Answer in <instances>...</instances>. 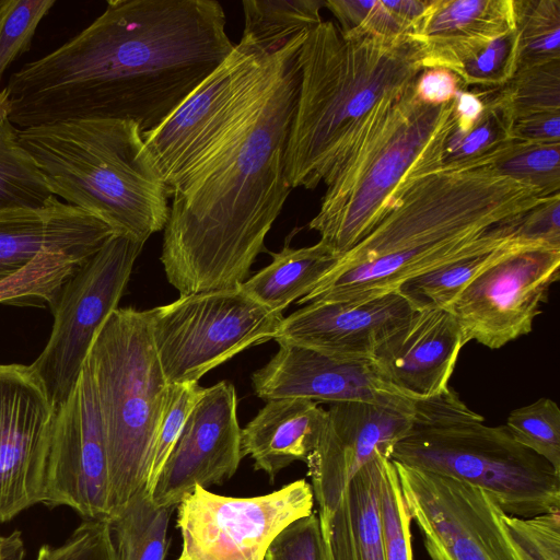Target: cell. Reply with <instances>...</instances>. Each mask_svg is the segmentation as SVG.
Here are the masks:
<instances>
[{
	"mask_svg": "<svg viewBox=\"0 0 560 560\" xmlns=\"http://www.w3.org/2000/svg\"><path fill=\"white\" fill-rule=\"evenodd\" d=\"M113 235L107 224L56 196L40 208L0 211V281L47 250L86 261Z\"/></svg>",
	"mask_w": 560,
	"mask_h": 560,
	"instance_id": "7402d4cb",
	"label": "cell"
},
{
	"mask_svg": "<svg viewBox=\"0 0 560 560\" xmlns=\"http://www.w3.org/2000/svg\"><path fill=\"white\" fill-rule=\"evenodd\" d=\"M143 246L113 235L61 288L51 307L48 341L32 363L56 405L73 390L93 339L118 308Z\"/></svg>",
	"mask_w": 560,
	"mask_h": 560,
	"instance_id": "8fae6325",
	"label": "cell"
},
{
	"mask_svg": "<svg viewBox=\"0 0 560 560\" xmlns=\"http://www.w3.org/2000/svg\"><path fill=\"white\" fill-rule=\"evenodd\" d=\"M84 365L105 441L110 520L145 490L170 385L154 348L149 310L116 308L98 329Z\"/></svg>",
	"mask_w": 560,
	"mask_h": 560,
	"instance_id": "52a82bcc",
	"label": "cell"
},
{
	"mask_svg": "<svg viewBox=\"0 0 560 560\" xmlns=\"http://www.w3.org/2000/svg\"><path fill=\"white\" fill-rule=\"evenodd\" d=\"M478 94L483 103V113L466 133L454 129L446 140L444 163L463 162L505 150L514 142L511 132L513 119L494 97L492 92Z\"/></svg>",
	"mask_w": 560,
	"mask_h": 560,
	"instance_id": "e575fe53",
	"label": "cell"
},
{
	"mask_svg": "<svg viewBox=\"0 0 560 560\" xmlns=\"http://www.w3.org/2000/svg\"><path fill=\"white\" fill-rule=\"evenodd\" d=\"M326 412L306 465L318 515L329 517L350 480L368 462L377 454L390 457L393 446L411 425L413 401H337L329 404Z\"/></svg>",
	"mask_w": 560,
	"mask_h": 560,
	"instance_id": "2e32d148",
	"label": "cell"
},
{
	"mask_svg": "<svg viewBox=\"0 0 560 560\" xmlns=\"http://www.w3.org/2000/svg\"><path fill=\"white\" fill-rule=\"evenodd\" d=\"M380 506L385 560H413L411 517L390 458H386L383 466Z\"/></svg>",
	"mask_w": 560,
	"mask_h": 560,
	"instance_id": "74e56055",
	"label": "cell"
},
{
	"mask_svg": "<svg viewBox=\"0 0 560 560\" xmlns=\"http://www.w3.org/2000/svg\"><path fill=\"white\" fill-rule=\"evenodd\" d=\"M18 128L0 124V211L40 208L54 196L38 165L19 140Z\"/></svg>",
	"mask_w": 560,
	"mask_h": 560,
	"instance_id": "f546056e",
	"label": "cell"
},
{
	"mask_svg": "<svg viewBox=\"0 0 560 560\" xmlns=\"http://www.w3.org/2000/svg\"><path fill=\"white\" fill-rule=\"evenodd\" d=\"M513 30V0H430L407 37L422 69L451 70L477 48Z\"/></svg>",
	"mask_w": 560,
	"mask_h": 560,
	"instance_id": "603a6c76",
	"label": "cell"
},
{
	"mask_svg": "<svg viewBox=\"0 0 560 560\" xmlns=\"http://www.w3.org/2000/svg\"><path fill=\"white\" fill-rule=\"evenodd\" d=\"M324 7L335 15L345 34L384 38L408 35V28L386 8L383 0H328Z\"/></svg>",
	"mask_w": 560,
	"mask_h": 560,
	"instance_id": "60d3db41",
	"label": "cell"
},
{
	"mask_svg": "<svg viewBox=\"0 0 560 560\" xmlns=\"http://www.w3.org/2000/svg\"><path fill=\"white\" fill-rule=\"evenodd\" d=\"M215 0H108L90 25L5 86L19 129L110 118L159 126L234 49Z\"/></svg>",
	"mask_w": 560,
	"mask_h": 560,
	"instance_id": "6da1fadb",
	"label": "cell"
},
{
	"mask_svg": "<svg viewBox=\"0 0 560 560\" xmlns=\"http://www.w3.org/2000/svg\"><path fill=\"white\" fill-rule=\"evenodd\" d=\"M278 50L240 42L159 126L142 132L170 197L176 182L264 91Z\"/></svg>",
	"mask_w": 560,
	"mask_h": 560,
	"instance_id": "30bf717a",
	"label": "cell"
},
{
	"mask_svg": "<svg viewBox=\"0 0 560 560\" xmlns=\"http://www.w3.org/2000/svg\"><path fill=\"white\" fill-rule=\"evenodd\" d=\"M455 98L440 106L421 103L415 85L374 121L326 185L308 228L342 256L381 219L382 208L417 156L448 121Z\"/></svg>",
	"mask_w": 560,
	"mask_h": 560,
	"instance_id": "ba28073f",
	"label": "cell"
},
{
	"mask_svg": "<svg viewBox=\"0 0 560 560\" xmlns=\"http://www.w3.org/2000/svg\"><path fill=\"white\" fill-rule=\"evenodd\" d=\"M149 314L168 384L198 382L241 351L273 339L283 319L240 287L180 295Z\"/></svg>",
	"mask_w": 560,
	"mask_h": 560,
	"instance_id": "9c48e42d",
	"label": "cell"
},
{
	"mask_svg": "<svg viewBox=\"0 0 560 560\" xmlns=\"http://www.w3.org/2000/svg\"><path fill=\"white\" fill-rule=\"evenodd\" d=\"M56 409L32 364H0V523L47 500Z\"/></svg>",
	"mask_w": 560,
	"mask_h": 560,
	"instance_id": "9a60e30c",
	"label": "cell"
},
{
	"mask_svg": "<svg viewBox=\"0 0 560 560\" xmlns=\"http://www.w3.org/2000/svg\"><path fill=\"white\" fill-rule=\"evenodd\" d=\"M11 112L10 98L7 89L0 91V124L9 119Z\"/></svg>",
	"mask_w": 560,
	"mask_h": 560,
	"instance_id": "f907efd6",
	"label": "cell"
},
{
	"mask_svg": "<svg viewBox=\"0 0 560 560\" xmlns=\"http://www.w3.org/2000/svg\"><path fill=\"white\" fill-rule=\"evenodd\" d=\"M466 345L446 307L418 308L373 354L375 368L393 389L416 401L444 393Z\"/></svg>",
	"mask_w": 560,
	"mask_h": 560,
	"instance_id": "44dd1931",
	"label": "cell"
},
{
	"mask_svg": "<svg viewBox=\"0 0 560 560\" xmlns=\"http://www.w3.org/2000/svg\"><path fill=\"white\" fill-rule=\"evenodd\" d=\"M459 92L458 79L444 68L423 69L415 83L418 100L431 106L450 103Z\"/></svg>",
	"mask_w": 560,
	"mask_h": 560,
	"instance_id": "bcb514c9",
	"label": "cell"
},
{
	"mask_svg": "<svg viewBox=\"0 0 560 560\" xmlns=\"http://www.w3.org/2000/svg\"><path fill=\"white\" fill-rule=\"evenodd\" d=\"M418 310L398 290L362 301L306 304L283 317L273 338L347 359H372Z\"/></svg>",
	"mask_w": 560,
	"mask_h": 560,
	"instance_id": "d6986e66",
	"label": "cell"
},
{
	"mask_svg": "<svg viewBox=\"0 0 560 560\" xmlns=\"http://www.w3.org/2000/svg\"><path fill=\"white\" fill-rule=\"evenodd\" d=\"M493 95L513 120L560 113V60L518 67L515 75Z\"/></svg>",
	"mask_w": 560,
	"mask_h": 560,
	"instance_id": "d6a6232c",
	"label": "cell"
},
{
	"mask_svg": "<svg viewBox=\"0 0 560 560\" xmlns=\"http://www.w3.org/2000/svg\"><path fill=\"white\" fill-rule=\"evenodd\" d=\"M18 135L58 199L141 244L164 230L168 190L137 122L69 119Z\"/></svg>",
	"mask_w": 560,
	"mask_h": 560,
	"instance_id": "5b68a950",
	"label": "cell"
},
{
	"mask_svg": "<svg viewBox=\"0 0 560 560\" xmlns=\"http://www.w3.org/2000/svg\"><path fill=\"white\" fill-rule=\"evenodd\" d=\"M377 454L350 480L329 517L318 516L332 560H385L381 481L385 459Z\"/></svg>",
	"mask_w": 560,
	"mask_h": 560,
	"instance_id": "d4e9b609",
	"label": "cell"
},
{
	"mask_svg": "<svg viewBox=\"0 0 560 560\" xmlns=\"http://www.w3.org/2000/svg\"><path fill=\"white\" fill-rule=\"evenodd\" d=\"M298 62L284 172L291 188L314 189L332 179L385 105L423 69L407 37L345 34L331 21L307 32Z\"/></svg>",
	"mask_w": 560,
	"mask_h": 560,
	"instance_id": "277c9868",
	"label": "cell"
},
{
	"mask_svg": "<svg viewBox=\"0 0 560 560\" xmlns=\"http://www.w3.org/2000/svg\"><path fill=\"white\" fill-rule=\"evenodd\" d=\"M25 545L20 530L0 534V560H24Z\"/></svg>",
	"mask_w": 560,
	"mask_h": 560,
	"instance_id": "681fc988",
	"label": "cell"
},
{
	"mask_svg": "<svg viewBox=\"0 0 560 560\" xmlns=\"http://www.w3.org/2000/svg\"><path fill=\"white\" fill-rule=\"evenodd\" d=\"M389 458L470 483L509 515L560 512V474L517 443L505 424L487 425L451 387L413 401L411 425Z\"/></svg>",
	"mask_w": 560,
	"mask_h": 560,
	"instance_id": "8992f818",
	"label": "cell"
},
{
	"mask_svg": "<svg viewBox=\"0 0 560 560\" xmlns=\"http://www.w3.org/2000/svg\"><path fill=\"white\" fill-rule=\"evenodd\" d=\"M324 0H244V31L240 42L275 51L291 38L323 22Z\"/></svg>",
	"mask_w": 560,
	"mask_h": 560,
	"instance_id": "f1b7e54d",
	"label": "cell"
},
{
	"mask_svg": "<svg viewBox=\"0 0 560 560\" xmlns=\"http://www.w3.org/2000/svg\"><path fill=\"white\" fill-rule=\"evenodd\" d=\"M202 387L198 382L170 384L164 410L156 431L145 491L152 495L159 475L183 425L199 399Z\"/></svg>",
	"mask_w": 560,
	"mask_h": 560,
	"instance_id": "f35d334b",
	"label": "cell"
},
{
	"mask_svg": "<svg viewBox=\"0 0 560 560\" xmlns=\"http://www.w3.org/2000/svg\"><path fill=\"white\" fill-rule=\"evenodd\" d=\"M518 67L560 60V0H513Z\"/></svg>",
	"mask_w": 560,
	"mask_h": 560,
	"instance_id": "1f68e13d",
	"label": "cell"
},
{
	"mask_svg": "<svg viewBox=\"0 0 560 560\" xmlns=\"http://www.w3.org/2000/svg\"><path fill=\"white\" fill-rule=\"evenodd\" d=\"M535 245L551 244L524 234L512 235L442 262L407 280L397 290L411 300L418 308L429 306L448 308L468 283L490 266L518 249Z\"/></svg>",
	"mask_w": 560,
	"mask_h": 560,
	"instance_id": "4316f807",
	"label": "cell"
},
{
	"mask_svg": "<svg viewBox=\"0 0 560 560\" xmlns=\"http://www.w3.org/2000/svg\"><path fill=\"white\" fill-rule=\"evenodd\" d=\"M84 262L61 252H43L0 281V304L51 308L63 284Z\"/></svg>",
	"mask_w": 560,
	"mask_h": 560,
	"instance_id": "4dcf8cb0",
	"label": "cell"
},
{
	"mask_svg": "<svg viewBox=\"0 0 560 560\" xmlns=\"http://www.w3.org/2000/svg\"><path fill=\"white\" fill-rule=\"evenodd\" d=\"M265 560H328L318 515L312 512L284 527L269 545Z\"/></svg>",
	"mask_w": 560,
	"mask_h": 560,
	"instance_id": "ee69618b",
	"label": "cell"
},
{
	"mask_svg": "<svg viewBox=\"0 0 560 560\" xmlns=\"http://www.w3.org/2000/svg\"><path fill=\"white\" fill-rule=\"evenodd\" d=\"M516 145L511 155L497 164L499 171L549 195H559L560 144Z\"/></svg>",
	"mask_w": 560,
	"mask_h": 560,
	"instance_id": "b9f144b4",
	"label": "cell"
},
{
	"mask_svg": "<svg viewBox=\"0 0 560 560\" xmlns=\"http://www.w3.org/2000/svg\"><path fill=\"white\" fill-rule=\"evenodd\" d=\"M506 428L514 440L547 460L560 474V409L541 397L512 410Z\"/></svg>",
	"mask_w": 560,
	"mask_h": 560,
	"instance_id": "d590c367",
	"label": "cell"
},
{
	"mask_svg": "<svg viewBox=\"0 0 560 560\" xmlns=\"http://www.w3.org/2000/svg\"><path fill=\"white\" fill-rule=\"evenodd\" d=\"M45 505L68 506L83 520L109 521L107 454L85 365L71 394L57 405Z\"/></svg>",
	"mask_w": 560,
	"mask_h": 560,
	"instance_id": "e0dca14e",
	"label": "cell"
},
{
	"mask_svg": "<svg viewBox=\"0 0 560 560\" xmlns=\"http://www.w3.org/2000/svg\"><path fill=\"white\" fill-rule=\"evenodd\" d=\"M326 417V409L313 400H267L242 429V454L249 455L254 460V468L266 472L272 482L276 476L293 462H307L316 446Z\"/></svg>",
	"mask_w": 560,
	"mask_h": 560,
	"instance_id": "cb8c5ba5",
	"label": "cell"
},
{
	"mask_svg": "<svg viewBox=\"0 0 560 560\" xmlns=\"http://www.w3.org/2000/svg\"><path fill=\"white\" fill-rule=\"evenodd\" d=\"M306 34L279 48L264 91L171 190L160 259L180 295L240 287L265 249L292 189L284 153Z\"/></svg>",
	"mask_w": 560,
	"mask_h": 560,
	"instance_id": "7a4b0ae2",
	"label": "cell"
},
{
	"mask_svg": "<svg viewBox=\"0 0 560 560\" xmlns=\"http://www.w3.org/2000/svg\"><path fill=\"white\" fill-rule=\"evenodd\" d=\"M174 509L156 506L145 490L132 497L109 520L116 560H165Z\"/></svg>",
	"mask_w": 560,
	"mask_h": 560,
	"instance_id": "83f0119b",
	"label": "cell"
},
{
	"mask_svg": "<svg viewBox=\"0 0 560 560\" xmlns=\"http://www.w3.org/2000/svg\"><path fill=\"white\" fill-rule=\"evenodd\" d=\"M272 261L244 281L248 296L277 313L310 293L340 258L323 242L307 247H283Z\"/></svg>",
	"mask_w": 560,
	"mask_h": 560,
	"instance_id": "484cf974",
	"label": "cell"
},
{
	"mask_svg": "<svg viewBox=\"0 0 560 560\" xmlns=\"http://www.w3.org/2000/svg\"><path fill=\"white\" fill-rule=\"evenodd\" d=\"M455 114L417 156L381 219L296 304L362 301L482 245L524 234L526 215L559 195L501 173L506 151L444 163ZM527 236V235H526Z\"/></svg>",
	"mask_w": 560,
	"mask_h": 560,
	"instance_id": "3957f363",
	"label": "cell"
},
{
	"mask_svg": "<svg viewBox=\"0 0 560 560\" xmlns=\"http://www.w3.org/2000/svg\"><path fill=\"white\" fill-rule=\"evenodd\" d=\"M520 46L516 28L498 37L462 59L450 71L458 79L459 91L472 86L480 94L503 88L516 73Z\"/></svg>",
	"mask_w": 560,
	"mask_h": 560,
	"instance_id": "836d02e7",
	"label": "cell"
},
{
	"mask_svg": "<svg viewBox=\"0 0 560 560\" xmlns=\"http://www.w3.org/2000/svg\"><path fill=\"white\" fill-rule=\"evenodd\" d=\"M394 465L431 560H516L505 512L487 492L448 476Z\"/></svg>",
	"mask_w": 560,
	"mask_h": 560,
	"instance_id": "4fadbf2b",
	"label": "cell"
},
{
	"mask_svg": "<svg viewBox=\"0 0 560 560\" xmlns=\"http://www.w3.org/2000/svg\"><path fill=\"white\" fill-rule=\"evenodd\" d=\"M55 0H0V82L19 57L30 50L40 21Z\"/></svg>",
	"mask_w": 560,
	"mask_h": 560,
	"instance_id": "8d00e7d4",
	"label": "cell"
},
{
	"mask_svg": "<svg viewBox=\"0 0 560 560\" xmlns=\"http://www.w3.org/2000/svg\"><path fill=\"white\" fill-rule=\"evenodd\" d=\"M36 560H116L109 521L83 520L60 546L43 545Z\"/></svg>",
	"mask_w": 560,
	"mask_h": 560,
	"instance_id": "7bdbcfd3",
	"label": "cell"
},
{
	"mask_svg": "<svg viewBox=\"0 0 560 560\" xmlns=\"http://www.w3.org/2000/svg\"><path fill=\"white\" fill-rule=\"evenodd\" d=\"M386 8L408 28V33L422 16L430 0H383Z\"/></svg>",
	"mask_w": 560,
	"mask_h": 560,
	"instance_id": "c3c4849f",
	"label": "cell"
},
{
	"mask_svg": "<svg viewBox=\"0 0 560 560\" xmlns=\"http://www.w3.org/2000/svg\"><path fill=\"white\" fill-rule=\"evenodd\" d=\"M512 141L518 145L560 144V113H548L513 120Z\"/></svg>",
	"mask_w": 560,
	"mask_h": 560,
	"instance_id": "f6af8a7d",
	"label": "cell"
},
{
	"mask_svg": "<svg viewBox=\"0 0 560 560\" xmlns=\"http://www.w3.org/2000/svg\"><path fill=\"white\" fill-rule=\"evenodd\" d=\"M560 247L535 245L500 259L474 280L448 306L466 343L490 349L527 335L559 280Z\"/></svg>",
	"mask_w": 560,
	"mask_h": 560,
	"instance_id": "5bb4252c",
	"label": "cell"
},
{
	"mask_svg": "<svg viewBox=\"0 0 560 560\" xmlns=\"http://www.w3.org/2000/svg\"><path fill=\"white\" fill-rule=\"evenodd\" d=\"M305 479L256 497H226L201 486L176 505L182 550L176 560H265L277 535L313 512Z\"/></svg>",
	"mask_w": 560,
	"mask_h": 560,
	"instance_id": "7c38bea8",
	"label": "cell"
},
{
	"mask_svg": "<svg viewBox=\"0 0 560 560\" xmlns=\"http://www.w3.org/2000/svg\"><path fill=\"white\" fill-rule=\"evenodd\" d=\"M237 397L230 382L203 388L166 458L152 492L156 506L176 505L196 486L231 479L243 459Z\"/></svg>",
	"mask_w": 560,
	"mask_h": 560,
	"instance_id": "ac0fdd59",
	"label": "cell"
},
{
	"mask_svg": "<svg viewBox=\"0 0 560 560\" xmlns=\"http://www.w3.org/2000/svg\"><path fill=\"white\" fill-rule=\"evenodd\" d=\"M483 113V103L480 96L470 91L459 92L455 98L454 114L456 117V130L460 133L468 132Z\"/></svg>",
	"mask_w": 560,
	"mask_h": 560,
	"instance_id": "7dc6e473",
	"label": "cell"
},
{
	"mask_svg": "<svg viewBox=\"0 0 560 560\" xmlns=\"http://www.w3.org/2000/svg\"><path fill=\"white\" fill-rule=\"evenodd\" d=\"M277 353L252 375L264 399L302 398L337 402H392L406 398L386 384L372 359H347L278 342Z\"/></svg>",
	"mask_w": 560,
	"mask_h": 560,
	"instance_id": "ffe728a7",
	"label": "cell"
},
{
	"mask_svg": "<svg viewBox=\"0 0 560 560\" xmlns=\"http://www.w3.org/2000/svg\"><path fill=\"white\" fill-rule=\"evenodd\" d=\"M516 560H560V512L503 516Z\"/></svg>",
	"mask_w": 560,
	"mask_h": 560,
	"instance_id": "ab89813d",
	"label": "cell"
}]
</instances>
